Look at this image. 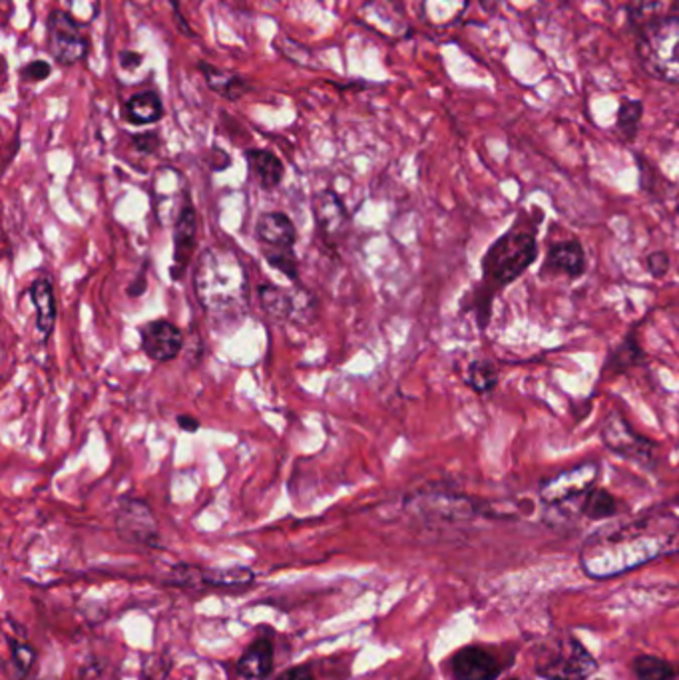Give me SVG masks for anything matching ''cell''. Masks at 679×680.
Wrapping results in <instances>:
<instances>
[{
	"instance_id": "6da1fadb",
	"label": "cell",
	"mask_w": 679,
	"mask_h": 680,
	"mask_svg": "<svg viewBox=\"0 0 679 680\" xmlns=\"http://www.w3.org/2000/svg\"><path fill=\"white\" fill-rule=\"evenodd\" d=\"M538 257L536 233L520 229L518 223L510 227L505 236L498 237L482 259V284L477 289L475 312L479 317L480 329L488 327L492 299L500 289L518 281L527 273Z\"/></svg>"
},
{
	"instance_id": "7a4b0ae2",
	"label": "cell",
	"mask_w": 679,
	"mask_h": 680,
	"mask_svg": "<svg viewBox=\"0 0 679 680\" xmlns=\"http://www.w3.org/2000/svg\"><path fill=\"white\" fill-rule=\"evenodd\" d=\"M640 54L651 74L679 82V19L658 20L643 30Z\"/></svg>"
},
{
	"instance_id": "3957f363",
	"label": "cell",
	"mask_w": 679,
	"mask_h": 680,
	"mask_svg": "<svg viewBox=\"0 0 679 680\" xmlns=\"http://www.w3.org/2000/svg\"><path fill=\"white\" fill-rule=\"evenodd\" d=\"M600 438L610 452L620 456L623 460L638 463L641 468L653 470V466L658 462V444L650 438L638 434L618 410L608 412L603 418L600 424Z\"/></svg>"
},
{
	"instance_id": "277c9868",
	"label": "cell",
	"mask_w": 679,
	"mask_h": 680,
	"mask_svg": "<svg viewBox=\"0 0 679 680\" xmlns=\"http://www.w3.org/2000/svg\"><path fill=\"white\" fill-rule=\"evenodd\" d=\"M116 531L118 536L142 548H162L160 528L156 523L152 510L146 501L138 498H122L116 511Z\"/></svg>"
},
{
	"instance_id": "5b68a950",
	"label": "cell",
	"mask_w": 679,
	"mask_h": 680,
	"mask_svg": "<svg viewBox=\"0 0 679 680\" xmlns=\"http://www.w3.org/2000/svg\"><path fill=\"white\" fill-rule=\"evenodd\" d=\"M598 671V662L575 639H566L555 652L540 662L538 674L548 680H586Z\"/></svg>"
},
{
	"instance_id": "8992f818",
	"label": "cell",
	"mask_w": 679,
	"mask_h": 680,
	"mask_svg": "<svg viewBox=\"0 0 679 680\" xmlns=\"http://www.w3.org/2000/svg\"><path fill=\"white\" fill-rule=\"evenodd\" d=\"M600 476V463H578L570 470L558 473L540 486V498L550 506H562L566 501L583 498L592 490L593 482Z\"/></svg>"
},
{
	"instance_id": "52a82bcc",
	"label": "cell",
	"mask_w": 679,
	"mask_h": 680,
	"mask_svg": "<svg viewBox=\"0 0 679 680\" xmlns=\"http://www.w3.org/2000/svg\"><path fill=\"white\" fill-rule=\"evenodd\" d=\"M87 38L80 24L64 12H54L49 19V50L60 64H74L87 57Z\"/></svg>"
},
{
	"instance_id": "ba28073f",
	"label": "cell",
	"mask_w": 679,
	"mask_h": 680,
	"mask_svg": "<svg viewBox=\"0 0 679 680\" xmlns=\"http://www.w3.org/2000/svg\"><path fill=\"white\" fill-rule=\"evenodd\" d=\"M142 350L153 362H170L178 359L183 349V334L173 322L166 319L146 322L140 329Z\"/></svg>"
},
{
	"instance_id": "9c48e42d",
	"label": "cell",
	"mask_w": 679,
	"mask_h": 680,
	"mask_svg": "<svg viewBox=\"0 0 679 680\" xmlns=\"http://www.w3.org/2000/svg\"><path fill=\"white\" fill-rule=\"evenodd\" d=\"M588 269L586 249L580 241L568 239L555 246L548 247L545 263L540 269L542 277H568V279H580Z\"/></svg>"
},
{
	"instance_id": "30bf717a",
	"label": "cell",
	"mask_w": 679,
	"mask_h": 680,
	"mask_svg": "<svg viewBox=\"0 0 679 680\" xmlns=\"http://www.w3.org/2000/svg\"><path fill=\"white\" fill-rule=\"evenodd\" d=\"M450 677L455 680H495L502 667L495 654L480 647L460 649L449 662Z\"/></svg>"
},
{
	"instance_id": "8fae6325",
	"label": "cell",
	"mask_w": 679,
	"mask_h": 680,
	"mask_svg": "<svg viewBox=\"0 0 679 680\" xmlns=\"http://www.w3.org/2000/svg\"><path fill=\"white\" fill-rule=\"evenodd\" d=\"M198 243V213L193 206H183L173 227V267L172 279L178 281L186 273L188 264L192 261L193 249Z\"/></svg>"
},
{
	"instance_id": "7c38bea8",
	"label": "cell",
	"mask_w": 679,
	"mask_h": 680,
	"mask_svg": "<svg viewBox=\"0 0 679 680\" xmlns=\"http://www.w3.org/2000/svg\"><path fill=\"white\" fill-rule=\"evenodd\" d=\"M256 239L263 249H278V251H293L297 231L293 221L281 211L261 213L256 223Z\"/></svg>"
},
{
	"instance_id": "4fadbf2b",
	"label": "cell",
	"mask_w": 679,
	"mask_h": 680,
	"mask_svg": "<svg viewBox=\"0 0 679 680\" xmlns=\"http://www.w3.org/2000/svg\"><path fill=\"white\" fill-rule=\"evenodd\" d=\"M273 671V642L268 637H259L249 644L238 661L241 679L266 680Z\"/></svg>"
},
{
	"instance_id": "5bb4252c",
	"label": "cell",
	"mask_w": 679,
	"mask_h": 680,
	"mask_svg": "<svg viewBox=\"0 0 679 680\" xmlns=\"http://www.w3.org/2000/svg\"><path fill=\"white\" fill-rule=\"evenodd\" d=\"M246 160H248L249 173L259 188L276 189L283 180L286 168L276 153L268 150H248Z\"/></svg>"
},
{
	"instance_id": "9a60e30c",
	"label": "cell",
	"mask_w": 679,
	"mask_h": 680,
	"mask_svg": "<svg viewBox=\"0 0 679 680\" xmlns=\"http://www.w3.org/2000/svg\"><path fill=\"white\" fill-rule=\"evenodd\" d=\"M30 301L37 307V329L44 337H50L57 322V299L50 279L39 277L30 284Z\"/></svg>"
},
{
	"instance_id": "2e32d148",
	"label": "cell",
	"mask_w": 679,
	"mask_h": 680,
	"mask_svg": "<svg viewBox=\"0 0 679 680\" xmlns=\"http://www.w3.org/2000/svg\"><path fill=\"white\" fill-rule=\"evenodd\" d=\"M363 19L379 32L399 34L405 30L401 9L392 0H369L363 7Z\"/></svg>"
},
{
	"instance_id": "e0dca14e",
	"label": "cell",
	"mask_w": 679,
	"mask_h": 680,
	"mask_svg": "<svg viewBox=\"0 0 679 680\" xmlns=\"http://www.w3.org/2000/svg\"><path fill=\"white\" fill-rule=\"evenodd\" d=\"M646 362V352L641 350L636 334L628 332V337L608 354L603 364V374H622L626 370L640 367Z\"/></svg>"
},
{
	"instance_id": "ac0fdd59",
	"label": "cell",
	"mask_w": 679,
	"mask_h": 680,
	"mask_svg": "<svg viewBox=\"0 0 679 680\" xmlns=\"http://www.w3.org/2000/svg\"><path fill=\"white\" fill-rule=\"evenodd\" d=\"M263 311L276 321H289L297 311L296 297L278 284H261L258 289Z\"/></svg>"
},
{
	"instance_id": "d6986e66",
	"label": "cell",
	"mask_w": 679,
	"mask_h": 680,
	"mask_svg": "<svg viewBox=\"0 0 679 680\" xmlns=\"http://www.w3.org/2000/svg\"><path fill=\"white\" fill-rule=\"evenodd\" d=\"M316 219L317 226L323 233H336L345 221H347V211H345L341 199L333 191H326L316 199Z\"/></svg>"
},
{
	"instance_id": "ffe728a7",
	"label": "cell",
	"mask_w": 679,
	"mask_h": 680,
	"mask_svg": "<svg viewBox=\"0 0 679 680\" xmlns=\"http://www.w3.org/2000/svg\"><path fill=\"white\" fill-rule=\"evenodd\" d=\"M162 113V102L153 92H138L126 102V118L136 126L156 123Z\"/></svg>"
},
{
	"instance_id": "44dd1931",
	"label": "cell",
	"mask_w": 679,
	"mask_h": 680,
	"mask_svg": "<svg viewBox=\"0 0 679 680\" xmlns=\"http://www.w3.org/2000/svg\"><path fill=\"white\" fill-rule=\"evenodd\" d=\"M580 511L588 520H606L620 511V501L603 488H592L583 496Z\"/></svg>"
},
{
	"instance_id": "7402d4cb",
	"label": "cell",
	"mask_w": 679,
	"mask_h": 680,
	"mask_svg": "<svg viewBox=\"0 0 679 680\" xmlns=\"http://www.w3.org/2000/svg\"><path fill=\"white\" fill-rule=\"evenodd\" d=\"M467 9V0H425L422 12L432 27H449Z\"/></svg>"
},
{
	"instance_id": "603a6c76",
	"label": "cell",
	"mask_w": 679,
	"mask_h": 680,
	"mask_svg": "<svg viewBox=\"0 0 679 680\" xmlns=\"http://www.w3.org/2000/svg\"><path fill=\"white\" fill-rule=\"evenodd\" d=\"M467 382L477 394H490L498 387V370L490 360H472L467 370Z\"/></svg>"
},
{
	"instance_id": "cb8c5ba5",
	"label": "cell",
	"mask_w": 679,
	"mask_h": 680,
	"mask_svg": "<svg viewBox=\"0 0 679 680\" xmlns=\"http://www.w3.org/2000/svg\"><path fill=\"white\" fill-rule=\"evenodd\" d=\"M201 586L208 587H241L253 581V571L248 567H230L218 571H201Z\"/></svg>"
},
{
	"instance_id": "d4e9b609",
	"label": "cell",
	"mask_w": 679,
	"mask_h": 680,
	"mask_svg": "<svg viewBox=\"0 0 679 680\" xmlns=\"http://www.w3.org/2000/svg\"><path fill=\"white\" fill-rule=\"evenodd\" d=\"M631 669L640 680H673V669L666 661L650 654H641L631 662Z\"/></svg>"
},
{
	"instance_id": "484cf974",
	"label": "cell",
	"mask_w": 679,
	"mask_h": 680,
	"mask_svg": "<svg viewBox=\"0 0 679 680\" xmlns=\"http://www.w3.org/2000/svg\"><path fill=\"white\" fill-rule=\"evenodd\" d=\"M206 80L210 82L211 90H216V92H220L221 96L231 98V100L240 98L248 90V86H243V80L238 76H223L216 70H211V68L206 70Z\"/></svg>"
},
{
	"instance_id": "4316f807",
	"label": "cell",
	"mask_w": 679,
	"mask_h": 680,
	"mask_svg": "<svg viewBox=\"0 0 679 680\" xmlns=\"http://www.w3.org/2000/svg\"><path fill=\"white\" fill-rule=\"evenodd\" d=\"M268 263L278 269L279 273L288 274L289 279L296 281L299 277V267L293 251H278V249H263Z\"/></svg>"
},
{
	"instance_id": "83f0119b",
	"label": "cell",
	"mask_w": 679,
	"mask_h": 680,
	"mask_svg": "<svg viewBox=\"0 0 679 680\" xmlns=\"http://www.w3.org/2000/svg\"><path fill=\"white\" fill-rule=\"evenodd\" d=\"M641 120V104L640 102H626L620 110L618 116V128L623 133V138L631 140L636 132H638V126Z\"/></svg>"
},
{
	"instance_id": "f1b7e54d",
	"label": "cell",
	"mask_w": 679,
	"mask_h": 680,
	"mask_svg": "<svg viewBox=\"0 0 679 680\" xmlns=\"http://www.w3.org/2000/svg\"><path fill=\"white\" fill-rule=\"evenodd\" d=\"M68 10L78 24H88L97 17L98 0H68Z\"/></svg>"
},
{
	"instance_id": "f546056e",
	"label": "cell",
	"mask_w": 679,
	"mask_h": 680,
	"mask_svg": "<svg viewBox=\"0 0 679 680\" xmlns=\"http://www.w3.org/2000/svg\"><path fill=\"white\" fill-rule=\"evenodd\" d=\"M646 271L653 277V279H661L666 274L670 273L671 259L666 251H653L650 256L646 257Z\"/></svg>"
},
{
	"instance_id": "4dcf8cb0",
	"label": "cell",
	"mask_w": 679,
	"mask_h": 680,
	"mask_svg": "<svg viewBox=\"0 0 679 680\" xmlns=\"http://www.w3.org/2000/svg\"><path fill=\"white\" fill-rule=\"evenodd\" d=\"M34 659H37V652L30 649L29 644H20V642L12 644V661L17 664L20 674H27L30 671Z\"/></svg>"
},
{
	"instance_id": "1f68e13d",
	"label": "cell",
	"mask_w": 679,
	"mask_h": 680,
	"mask_svg": "<svg viewBox=\"0 0 679 680\" xmlns=\"http://www.w3.org/2000/svg\"><path fill=\"white\" fill-rule=\"evenodd\" d=\"M24 78L27 80H34V82H40V80H44L47 76L50 74V67L47 62H42V60H37V62H32L30 67L24 68Z\"/></svg>"
},
{
	"instance_id": "d6a6232c",
	"label": "cell",
	"mask_w": 679,
	"mask_h": 680,
	"mask_svg": "<svg viewBox=\"0 0 679 680\" xmlns=\"http://www.w3.org/2000/svg\"><path fill=\"white\" fill-rule=\"evenodd\" d=\"M158 136L153 132L140 133V136H136L134 146L140 151H146V153H152V151L158 150Z\"/></svg>"
},
{
	"instance_id": "836d02e7",
	"label": "cell",
	"mask_w": 679,
	"mask_h": 680,
	"mask_svg": "<svg viewBox=\"0 0 679 680\" xmlns=\"http://www.w3.org/2000/svg\"><path fill=\"white\" fill-rule=\"evenodd\" d=\"M276 680H316V677H313V671L309 667H293L283 674H279Z\"/></svg>"
},
{
	"instance_id": "e575fe53",
	"label": "cell",
	"mask_w": 679,
	"mask_h": 680,
	"mask_svg": "<svg viewBox=\"0 0 679 680\" xmlns=\"http://www.w3.org/2000/svg\"><path fill=\"white\" fill-rule=\"evenodd\" d=\"M178 426L182 428L183 432H198L200 430V420L193 418V416H178Z\"/></svg>"
},
{
	"instance_id": "d590c367",
	"label": "cell",
	"mask_w": 679,
	"mask_h": 680,
	"mask_svg": "<svg viewBox=\"0 0 679 680\" xmlns=\"http://www.w3.org/2000/svg\"><path fill=\"white\" fill-rule=\"evenodd\" d=\"M140 64V57L138 54H132V52H128V54H122V67L124 68H136Z\"/></svg>"
},
{
	"instance_id": "8d00e7d4",
	"label": "cell",
	"mask_w": 679,
	"mask_h": 680,
	"mask_svg": "<svg viewBox=\"0 0 679 680\" xmlns=\"http://www.w3.org/2000/svg\"><path fill=\"white\" fill-rule=\"evenodd\" d=\"M480 4H482V9L487 10V12H495L498 9V4H500V0H480Z\"/></svg>"
},
{
	"instance_id": "74e56055",
	"label": "cell",
	"mask_w": 679,
	"mask_h": 680,
	"mask_svg": "<svg viewBox=\"0 0 679 680\" xmlns=\"http://www.w3.org/2000/svg\"><path fill=\"white\" fill-rule=\"evenodd\" d=\"M678 213H679V208H678Z\"/></svg>"
}]
</instances>
